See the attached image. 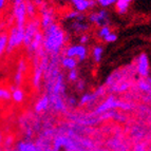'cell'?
Here are the masks:
<instances>
[{"label":"cell","mask_w":151,"mask_h":151,"mask_svg":"<svg viewBox=\"0 0 151 151\" xmlns=\"http://www.w3.org/2000/svg\"><path fill=\"white\" fill-rule=\"evenodd\" d=\"M137 72L142 77H146L149 74V59L145 53L141 54L137 60Z\"/></svg>","instance_id":"9"},{"label":"cell","mask_w":151,"mask_h":151,"mask_svg":"<svg viewBox=\"0 0 151 151\" xmlns=\"http://www.w3.org/2000/svg\"><path fill=\"white\" fill-rule=\"evenodd\" d=\"M71 2L75 8V11L83 13L91 8H94L97 3L95 0H71Z\"/></svg>","instance_id":"10"},{"label":"cell","mask_w":151,"mask_h":151,"mask_svg":"<svg viewBox=\"0 0 151 151\" xmlns=\"http://www.w3.org/2000/svg\"><path fill=\"white\" fill-rule=\"evenodd\" d=\"M119 106H121V103L119 101H116L113 96H110L96 108L95 112L96 113H104V112H108L114 108H119Z\"/></svg>","instance_id":"7"},{"label":"cell","mask_w":151,"mask_h":151,"mask_svg":"<svg viewBox=\"0 0 151 151\" xmlns=\"http://www.w3.org/2000/svg\"><path fill=\"white\" fill-rule=\"evenodd\" d=\"M40 27H41L40 21L35 19V18H34L33 20H31L30 22L24 27V39H23V43H24V45L27 48L31 45V42L33 41V39H34V37L36 36V34L39 32Z\"/></svg>","instance_id":"3"},{"label":"cell","mask_w":151,"mask_h":151,"mask_svg":"<svg viewBox=\"0 0 151 151\" xmlns=\"http://www.w3.org/2000/svg\"><path fill=\"white\" fill-rule=\"evenodd\" d=\"M23 39H24V27H18V25L13 27L9 35L6 53H11L20 45H22Z\"/></svg>","instance_id":"2"},{"label":"cell","mask_w":151,"mask_h":151,"mask_svg":"<svg viewBox=\"0 0 151 151\" xmlns=\"http://www.w3.org/2000/svg\"><path fill=\"white\" fill-rule=\"evenodd\" d=\"M68 79L70 81H78V72L76 69L70 70L68 73Z\"/></svg>","instance_id":"26"},{"label":"cell","mask_w":151,"mask_h":151,"mask_svg":"<svg viewBox=\"0 0 151 151\" xmlns=\"http://www.w3.org/2000/svg\"><path fill=\"white\" fill-rule=\"evenodd\" d=\"M50 97L48 95H43L42 97H40L39 99L37 101V103L35 104V112L37 113H40V112H45L49 109L50 107Z\"/></svg>","instance_id":"11"},{"label":"cell","mask_w":151,"mask_h":151,"mask_svg":"<svg viewBox=\"0 0 151 151\" xmlns=\"http://www.w3.org/2000/svg\"><path fill=\"white\" fill-rule=\"evenodd\" d=\"M103 40L105 41V42H107V43H113V42H115V41L117 40V35H116L114 32H111V33H109L106 37L104 38Z\"/></svg>","instance_id":"25"},{"label":"cell","mask_w":151,"mask_h":151,"mask_svg":"<svg viewBox=\"0 0 151 151\" xmlns=\"http://www.w3.org/2000/svg\"><path fill=\"white\" fill-rule=\"evenodd\" d=\"M89 39H90V36L88 34H86V33H83V35L81 36V38H79V42L81 45H86V43L89 42Z\"/></svg>","instance_id":"29"},{"label":"cell","mask_w":151,"mask_h":151,"mask_svg":"<svg viewBox=\"0 0 151 151\" xmlns=\"http://www.w3.org/2000/svg\"><path fill=\"white\" fill-rule=\"evenodd\" d=\"M27 70V65H25V61L23 59H21L17 65V72L15 73L14 76V81L16 83V86H19L23 81V77H24V71Z\"/></svg>","instance_id":"12"},{"label":"cell","mask_w":151,"mask_h":151,"mask_svg":"<svg viewBox=\"0 0 151 151\" xmlns=\"http://www.w3.org/2000/svg\"><path fill=\"white\" fill-rule=\"evenodd\" d=\"M63 53H65V56L77 58V60L83 61L87 58V55H88V50L85 47V45L81 43V45H73L65 48L63 50Z\"/></svg>","instance_id":"4"},{"label":"cell","mask_w":151,"mask_h":151,"mask_svg":"<svg viewBox=\"0 0 151 151\" xmlns=\"http://www.w3.org/2000/svg\"><path fill=\"white\" fill-rule=\"evenodd\" d=\"M83 20H85V16L79 14V16L76 18L75 21L72 23V29L76 33H83V34L89 29V25L87 23H83Z\"/></svg>","instance_id":"13"},{"label":"cell","mask_w":151,"mask_h":151,"mask_svg":"<svg viewBox=\"0 0 151 151\" xmlns=\"http://www.w3.org/2000/svg\"><path fill=\"white\" fill-rule=\"evenodd\" d=\"M79 14H81V13L77 12V11H72V12L68 13V14L65 15V18H67V19H76V18L79 16Z\"/></svg>","instance_id":"28"},{"label":"cell","mask_w":151,"mask_h":151,"mask_svg":"<svg viewBox=\"0 0 151 151\" xmlns=\"http://www.w3.org/2000/svg\"><path fill=\"white\" fill-rule=\"evenodd\" d=\"M8 39L9 36L6 34H0V57L3 55L4 52H6V47H8Z\"/></svg>","instance_id":"20"},{"label":"cell","mask_w":151,"mask_h":151,"mask_svg":"<svg viewBox=\"0 0 151 151\" xmlns=\"http://www.w3.org/2000/svg\"><path fill=\"white\" fill-rule=\"evenodd\" d=\"M95 1L101 8H109L111 5L115 4L117 0H95Z\"/></svg>","instance_id":"24"},{"label":"cell","mask_w":151,"mask_h":151,"mask_svg":"<svg viewBox=\"0 0 151 151\" xmlns=\"http://www.w3.org/2000/svg\"><path fill=\"white\" fill-rule=\"evenodd\" d=\"M126 1H128L129 3H131V2H132V1H133V0H126Z\"/></svg>","instance_id":"34"},{"label":"cell","mask_w":151,"mask_h":151,"mask_svg":"<svg viewBox=\"0 0 151 151\" xmlns=\"http://www.w3.org/2000/svg\"><path fill=\"white\" fill-rule=\"evenodd\" d=\"M77 59L73 57H68V56H63L61 58V65H63V69H67V70H73V69H76L77 67Z\"/></svg>","instance_id":"15"},{"label":"cell","mask_w":151,"mask_h":151,"mask_svg":"<svg viewBox=\"0 0 151 151\" xmlns=\"http://www.w3.org/2000/svg\"><path fill=\"white\" fill-rule=\"evenodd\" d=\"M52 23H54V13L53 10L51 8H47L45 5H43L41 9V19H40V24L43 29H47L50 27Z\"/></svg>","instance_id":"8"},{"label":"cell","mask_w":151,"mask_h":151,"mask_svg":"<svg viewBox=\"0 0 151 151\" xmlns=\"http://www.w3.org/2000/svg\"><path fill=\"white\" fill-rule=\"evenodd\" d=\"M104 55V48L101 45H96L92 50V56H93V60L96 63H99L103 59Z\"/></svg>","instance_id":"17"},{"label":"cell","mask_w":151,"mask_h":151,"mask_svg":"<svg viewBox=\"0 0 151 151\" xmlns=\"http://www.w3.org/2000/svg\"><path fill=\"white\" fill-rule=\"evenodd\" d=\"M1 143H2V135L0 133V145H1Z\"/></svg>","instance_id":"33"},{"label":"cell","mask_w":151,"mask_h":151,"mask_svg":"<svg viewBox=\"0 0 151 151\" xmlns=\"http://www.w3.org/2000/svg\"><path fill=\"white\" fill-rule=\"evenodd\" d=\"M18 151H41L32 143H20L18 145Z\"/></svg>","instance_id":"19"},{"label":"cell","mask_w":151,"mask_h":151,"mask_svg":"<svg viewBox=\"0 0 151 151\" xmlns=\"http://www.w3.org/2000/svg\"><path fill=\"white\" fill-rule=\"evenodd\" d=\"M27 17H28V13H27L25 2L15 3L14 4V10H13V18L15 19L16 25H18V27H25Z\"/></svg>","instance_id":"5"},{"label":"cell","mask_w":151,"mask_h":151,"mask_svg":"<svg viewBox=\"0 0 151 151\" xmlns=\"http://www.w3.org/2000/svg\"><path fill=\"white\" fill-rule=\"evenodd\" d=\"M25 0H14V4L15 3H20V2H24Z\"/></svg>","instance_id":"32"},{"label":"cell","mask_w":151,"mask_h":151,"mask_svg":"<svg viewBox=\"0 0 151 151\" xmlns=\"http://www.w3.org/2000/svg\"><path fill=\"white\" fill-rule=\"evenodd\" d=\"M111 32H112V31H111V28L109 27V24L108 25H103V27H101L99 30H98L97 36L99 38H101V39H104V38L106 37L109 33H111Z\"/></svg>","instance_id":"23"},{"label":"cell","mask_w":151,"mask_h":151,"mask_svg":"<svg viewBox=\"0 0 151 151\" xmlns=\"http://www.w3.org/2000/svg\"><path fill=\"white\" fill-rule=\"evenodd\" d=\"M139 87L141 90L145 91V92H148L149 90H150V85H149L148 83H146V81H141L139 83Z\"/></svg>","instance_id":"27"},{"label":"cell","mask_w":151,"mask_h":151,"mask_svg":"<svg viewBox=\"0 0 151 151\" xmlns=\"http://www.w3.org/2000/svg\"><path fill=\"white\" fill-rule=\"evenodd\" d=\"M89 20L92 23L96 24L97 27H103V25L109 24V12L105 9H101L98 12L91 13L89 16Z\"/></svg>","instance_id":"6"},{"label":"cell","mask_w":151,"mask_h":151,"mask_svg":"<svg viewBox=\"0 0 151 151\" xmlns=\"http://www.w3.org/2000/svg\"><path fill=\"white\" fill-rule=\"evenodd\" d=\"M11 96H12V101L16 104H21L25 98L24 92L17 86L11 87Z\"/></svg>","instance_id":"14"},{"label":"cell","mask_w":151,"mask_h":151,"mask_svg":"<svg viewBox=\"0 0 151 151\" xmlns=\"http://www.w3.org/2000/svg\"><path fill=\"white\" fill-rule=\"evenodd\" d=\"M129 6H130V3L126 0H117L115 3L116 12L119 13V15H125L128 12Z\"/></svg>","instance_id":"16"},{"label":"cell","mask_w":151,"mask_h":151,"mask_svg":"<svg viewBox=\"0 0 151 151\" xmlns=\"http://www.w3.org/2000/svg\"><path fill=\"white\" fill-rule=\"evenodd\" d=\"M68 104L69 105H71V106H74V105H76V99L74 97H69L68 98Z\"/></svg>","instance_id":"30"},{"label":"cell","mask_w":151,"mask_h":151,"mask_svg":"<svg viewBox=\"0 0 151 151\" xmlns=\"http://www.w3.org/2000/svg\"><path fill=\"white\" fill-rule=\"evenodd\" d=\"M67 41L65 31L56 23H52L43 32V49L52 56H57Z\"/></svg>","instance_id":"1"},{"label":"cell","mask_w":151,"mask_h":151,"mask_svg":"<svg viewBox=\"0 0 151 151\" xmlns=\"http://www.w3.org/2000/svg\"><path fill=\"white\" fill-rule=\"evenodd\" d=\"M83 87H85V86H83V81H77V88H78V90H83Z\"/></svg>","instance_id":"31"},{"label":"cell","mask_w":151,"mask_h":151,"mask_svg":"<svg viewBox=\"0 0 151 151\" xmlns=\"http://www.w3.org/2000/svg\"><path fill=\"white\" fill-rule=\"evenodd\" d=\"M25 5H27V13H28V16L31 18V19H34L35 18V14H36V4L33 1L29 0L25 2Z\"/></svg>","instance_id":"21"},{"label":"cell","mask_w":151,"mask_h":151,"mask_svg":"<svg viewBox=\"0 0 151 151\" xmlns=\"http://www.w3.org/2000/svg\"><path fill=\"white\" fill-rule=\"evenodd\" d=\"M10 99H12V96H11V90L0 87V101H10Z\"/></svg>","instance_id":"22"},{"label":"cell","mask_w":151,"mask_h":151,"mask_svg":"<svg viewBox=\"0 0 151 151\" xmlns=\"http://www.w3.org/2000/svg\"><path fill=\"white\" fill-rule=\"evenodd\" d=\"M97 95H98L97 92H96V93H85L81 97L79 104H81V105H87V104L93 103L96 99V97H97Z\"/></svg>","instance_id":"18"}]
</instances>
